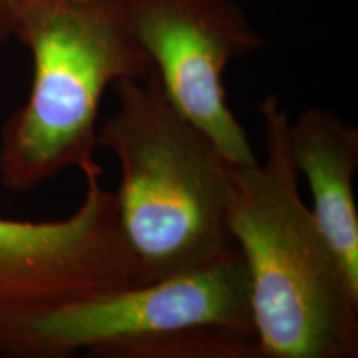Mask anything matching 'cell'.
Listing matches in <instances>:
<instances>
[{
  "label": "cell",
  "instance_id": "3957f363",
  "mask_svg": "<svg viewBox=\"0 0 358 358\" xmlns=\"http://www.w3.org/2000/svg\"><path fill=\"white\" fill-rule=\"evenodd\" d=\"M12 38L34 62L29 98L0 133V182L25 192L65 169L100 168L98 115L118 80L155 73L124 0H25Z\"/></svg>",
  "mask_w": 358,
  "mask_h": 358
},
{
  "label": "cell",
  "instance_id": "5b68a950",
  "mask_svg": "<svg viewBox=\"0 0 358 358\" xmlns=\"http://www.w3.org/2000/svg\"><path fill=\"white\" fill-rule=\"evenodd\" d=\"M124 7L174 108L231 164L259 161L227 105L222 80L229 62L262 47L244 12L231 0H124Z\"/></svg>",
  "mask_w": 358,
  "mask_h": 358
},
{
  "label": "cell",
  "instance_id": "7a4b0ae2",
  "mask_svg": "<svg viewBox=\"0 0 358 358\" xmlns=\"http://www.w3.org/2000/svg\"><path fill=\"white\" fill-rule=\"evenodd\" d=\"M113 90L118 108L96 136L122 174L115 199L133 284L222 257L236 248L227 227L232 164L174 108L156 73Z\"/></svg>",
  "mask_w": 358,
  "mask_h": 358
},
{
  "label": "cell",
  "instance_id": "52a82bcc",
  "mask_svg": "<svg viewBox=\"0 0 358 358\" xmlns=\"http://www.w3.org/2000/svg\"><path fill=\"white\" fill-rule=\"evenodd\" d=\"M295 171L312 192V213L343 274L358 289V211L353 176L358 129L334 111L308 108L289 124Z\"/></svg>",
  "mask_w": 358,
  "mask_h": 358
},
{
  "label": "cell",
  "instance_id": "277c9868",
  "mask_svg": "<svg viewBox=\"0 0 358 358\" xmlns=\"http://www.w3.org/2000/svg\"><path fill=\"white\" fill-rule=\"evenodd\" d=\"M259 358L239 249L150 284L98 290L0 322V355Z\"/></svg>",
  "mask_w": 358,
  "mask_h": 358
},
{
  "label": "cell",
  "instance_id": "8992f818",
  "mask_svg": "<svg viewBox=\"0 0 358 358\" xmlns=\"http://www.w3.org/2000/svg\"><path fill=\"white\" fill-rule=\"evenodd\" d=\"M85 185L69 217H0V322L133 282L115 192L95 174Z\"/></svg>",
  "mask_w": 358,
  "mask_h": 358
},
{
  "label": "cell",
  "instance_id": "ba28073f",
  "mask_svg": "<svg viewBox=\"0 0 358 358\" xmlns=\"http://www.w3.org/2000/svg\"><path fill=\"white\" fill-rule=\"evenodd\" d=\"M25 0H0V43L12 38L13 22Z\"/></svg>",
  "mask_w": 358,
  "mask_h": 358
},
{
  "label": "cell",
  "instance_id": "6da1fadb",
  "mask_svg": "<svg viewBox=\"0 0 358 358\" xmlns=\"http://www.w3.org/2000/svg\"><path fill=\"white\" fill-rule=\"evenodd\" d=\"M264 161L232 164L227 227L249 275L261 358H355L358 289L299 191L290 118L275 95L259 106Z\"/></svg>",
  "mask_w": 358,
  "mask_h": 358
}]
</instances>
